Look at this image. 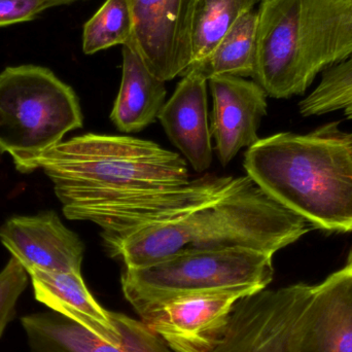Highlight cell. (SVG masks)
<instances>
[{
    "mask_svg": "<svg viewBox=\"0 0 352 352\" xmlns=\"http://www.w3.org/2000/svg\"><path fill=\"white\" fill-rule=\"evenodd\" d=\"M258 20V10H248L205 59L192 64L186 72H198L207 80L221 76L252 78L256 68Z\"/></svg>",
    "mask_w": 352,
    "mask_h": 352,
    "instance_id": "obj_17",
    "label": "cell"
},
{
    "mask_svg": "<svg viewBox=\"0 0 352 352\" xmlns=\"http://www.w3.org/2000/svg\"><path fill=\"white\" fill-rule=\"evenodd\" d=\"M346 266L349 267V268H351L352 270V248H351V252H349V258H347Z\"/></svg>",
    "mask_w": 352,
    "mask_h": 352,
    "instance_id": "obj_23",
    "label": "cell"
},
{
    "mask_svg": "<svg viewBox=\"0 0 352 352\" xmlns=\"http://www.w3.org/2000/svg\"><path fill=\"white\" fill-rule=\"evenodd\" d=\"M111 314L121 333L116 344L54 310L29 314L21 322L32 352H173L142 320Z\"/></svg>",
    "mask_w": 352,
    "mask_h": 352,
    "instance_id": "obj_10",
    "label": "cell"
},
{
    "mask_svg": "<svg viewBox=\"0 0 352 352\" xmlns=\"http://www.w3.org/2000/svg\"><path fill=\"white\" fill-rule=\"evenodd\" d=\"M0 241L26 271L80 273L84 242L55 211L10 217L0 227Z\"/></svg>",
    "mask_w": 352,
    "mask_h": 352,
    "instance_id": "obj_12",
    "label": "cell"
},
{
    "mask_svg": "<svg viewBox=\"0 0 352 352\" xmlns=\"http://www.w3.org/2000/svg\"><path fill=\"white\" fill-rule=\"evenodd\" d=\"M272 258L273 254L242 248L186 252L144 268H124L122 289L136 311L186 296L252 295L272 281Z\"/></svg>",
    "mask_w": 352,
    "mask_h": 352,
    "instance_id": "obj_6",
    "label": "cell"
},
{
    "mask_svg": "<svg viewBox=\"0 0 352 352\" xmlns=\"http://www.w3.org/2000/svg\"><path fill=\"white\" fill-rule=\"evenodd\" d=\"M28 272L12 256L0 272V337L16 314V302L28 285Z\"/></svg>",
    "mask_w": 352,
    "mask_h": 352,
    "instance_id": "obj_21",
    "label": "cell"
},
{
    "mask_svg": "<svg viewBox=\"0 0 352 352\" xmlns=\"http://www.w3.org/2000/svg\"><path fill=\"white\" fill-rule=\"evenodd\" d=\"M254 82L273 98L307 91L352 56V0H262Z\"/></svg>",
    "mask_w": 352,
    "mask_h": 352,
    "instance_id": "obj_3",
    "label": "cell"
},
{
    "mask_svg": "<svg viewBox=\"0 0 352 352\" xmlns=\"http://www.w3.org/2000/svg\"><path fill=\"white\" fill-rule=\"evenodd\" d=\"M32 281L37 301L88 329L93 334L111 343L121 340V333L111 318L89 292L78 272H47L27 270Z\"/></svg>",
    "mask_w": 352,
    "mask_h": 352,
    "instance_id": "obj_15",
    "label": "cell"
},
{
    "mask_svg": "<svg viewBox=\"0 0 352 352\" xmlns=\"http://www.w3.org/2000/svg\"><path fill=\"white\" fill-rule=\"evenodd\" d=\"M182 76L158 119L173 146L194 170L204 173L212 163V138L207 109L208 80L192 70Z\"/></svg>",
    "mask_w": 352,
    "mask_h": 352,
    "instance_id": "obj_14",
    "label": "cell"
},
{
    "mask_svg": "<svg viewBox=\"0 0 352 352\" xmlns=\"http://www.w3.org/2000/svg\"><path fill=\"white\" fill-rule=\"evenodd\" d=\"M196 0H131L133 32L129 43L146 67L164 82L182 76L192 61Z\"/></svg>",
    "mask_w": 352,
    "mask_h": 352,
    "instance_id": "obj_8",
    "label": "cell"
},
{
    "mask_svg": "<svg viewBox=\"0 0 352 352\" xmlns=\"http://www.w3.org/2000/svg\"><path fill=\"white\" fill-rule=\"evenodd\" d=\"M133 32L131 0H107L86 23L82 51L92 55L117 45H127Z\"/></svg>",
    "mask_w": 352,
    "mask_h": 352,
    "instance_id": "obj_19",
    "label": "cell"
},
{
    "mask_svg": "<svg viewBox=\"0 0 352 352\" xmlns=\"http://www.w3.org/2000/svg\"><path fill=\"white\" fill-rule=\"evenodd\" d=\"M58 199L105 190L184 186L188 165L177 153L131 136L88 133L60 142L38 160Z\"/></svg>",
    "mask_w": 352,
    "mask_h": 352,
    "instance_id": "obj_4",
    "label": "cell"
},
{
    "mask_svg": "<svg viewBox=\"0 0 352 352\" xmlns=\"http://www.w3.org/2000/svg\"><path fill=\"white\" fill-rule=\"evenodd\" d=\"M164 80L151 72L135 50L123 45V74L111 121L124 133H136L158 119L164 107Z\"/></svg>",
    "mask_w": 352,
    "mask_h": 352,
    "instance_id": "obj_16",
    "label": "cell"
},
{
    "mask_svg": "<svg viewBox=\"0 0 352 352\" xmlns=\"http://www.w3.org/2000/svg\"><path fill=\"white\" fill-rule=\"evenodd\" d=\"M303 117L341 111L352 120V56L322 72L318 86L299 103Z\"/></svg>",
    "mask_w": 352,
    "mask_h": 352,
    "instance_id": "obj_20",
    "label": "cell"
},
{
    "mask_svg": "<svg viewBox=\"0 0 352 352\" xmlns=\"http://www.w3.org/2000/svg\"><path fill=\"white\" fill-rule=\"evenodd\" d=\"M212 96L211 138L217 158L227 166L243 148L260 140L258 128L267 115V94L256 82L238 76H213L208 80Z\"/></svg>",
    "mask_w": 352,
    "mask_h": 352,
    "instance_id": "obj_13",
    "label": "cell"
},
{
    "mask_svg": "<svg viewBox=\"0 0 352 352\" xmlns=\"http://www.w3.org/2000/svg\"><path fill=\"white\" fill-rule=\"evenodd\" d=\"M234 176L205 175L184 186L146 190H105L59 198L70 221H92L103 243L142 228L180 219L223 196Z\"/></svg>",
    "mask_w": 352,
    "mask_h": 352,
    "instance_id": "obj_7",
    "label": "cell"
},
{
    "mask_svg": "<svg viewBox=\"0 0 352 352\" xmlns=\"http://www.w3.org/2000/svg\"><path fill=\"white\" fill-rule=\"evenodd\" d=\"M244 292L178 297L138 311L173 352H211L219 344Z\"/></svg>",
    "mask_w": 352,
    "mask_h": 352,
    "instance_id": "obj_9",
    "label": "cell"
},
{
    "mask_svg": "<svg viewBox=\"0 0 352 352\" xmlns=\"http://www.w3.org/2000/svg\"><path fill=\"white\" fill-rule=\"evenodd\" d=\"M261 2L262 0H196L192 16V64L205 59L238 19Z\"/></svg>",
    "mask_w": 352,
    "mask_h": 352,
    "instance_id": "obj_18",
    "label": "cell"
},
{
    "mask_svg": "<svg viewBox=\"0 0 352 352\" xmlns=\"http://www.w3.org/2000/svg\"><path fill=\"white\" fill-rule=\"evenodd\" d=\"M76 1H78V0H76Z\"/></svg>",
    "mask_w": 352,
    "mask_h": 352,
    "instance_id": "obj_24",
    "label": "cell"
},
{
    "mask_svg": "<svg viewBox=\"0 0 352 352\" xmlns=\"http://www.w3.org/2000/svg\"><path fill=\"white\" fill-rule=\"evenodd\" d=\"M314 230L263 190L250 176L235 177L217 200L180 219L142 228L103 243L125 268L152 266L176 254L213 250H256L273 254Z\"/></svg>",
    "mask_w": 352,
    "mask_h": 352,
    "instance_id": "obj_1",
    "label": "cell"
},
{
    "mask_svg": "<svg viewBox=\"0 0 352 352\" xmlns=\"http://www.w3.org/2000/svg\"><path fill=\"white\" fill-rule=\"evenodd\" d=\"M82 127L76 92L49 68L12 66L0 74V154L10 155L16 170H36L43 155Z\"/></svg>",
    "mask_w": 352,
    "mask_h": 352,
    "instance_id": "obj_5",
    "label": "cell"
},
{
    "mask_svg": "<svg viewBox=\"0 0 352 352\" xmlns=\"http://www.w3.org/2000/svg\"><path fill=\"white\" fill-rule=\"evenodd\" d=\"M332 122L307 134H274L244 155L263 190L314 229L352 232V132Z\"/></svg>",
    "mask_w": 352,
    "mask_h": 352,
    "instance_id": "obj_2",
    "label": "cell"
},
{
    "mask_svg": "<svg viewBox=\"0 0 352 352\" xmlns=\"http://www.w3.org/2000/svg\"><path fill=\"white\" fill-rule=\"evenodd\" d=\"M289 352H352L351 268L314 287L294 322Z\"/></svg>",
    "mask_w": 352,
    "mask_h": 352,
    "instance_id": "obj_11",
    "label": "cell"
},
{
    "mask_svg": "<svg viewBox=\"0 0 352 352\" xmlns=\"http://www.w3.org/2000/svg\"><path fill=\"white\" fill-rule=\"evenodd\" d=\"M76 2V0H0V27L27 22L47 8Z\"/></svg>",
    "mask_w": 352,
    "mask_h": 352,
    "instance_id": "obj_22",
    "label": "cell"
}]
</instances>
